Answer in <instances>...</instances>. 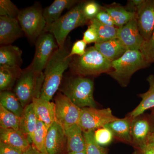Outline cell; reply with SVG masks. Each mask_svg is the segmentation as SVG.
Wrapping results in <instances>:
<instances>
[{"instance_id":"obj_1","label":"cell","mask_w":154,"mask_h":154,"mask_svg":"<svg viewBox=\"0 0 154 154\" xmlns=\"http://www.w3.org/2000/svg\"><path fill=\"white\" fill-rule=\"evenodd\" d=\"M70 50L66 42L59 48L48 63L43 72L44 82L40 98L51 101L62 82L65 71L69 67L72 57H69Z\"/></svg>"},{"instance_id":"obj_2","label":"cell","mask_w":154,"mask_h":154,"mask_svg":"<svg viewBox=\"0 0 154 154\" xmlns=\"http://www.w3.org/2000/svg\"><path fill=\"white\" fill-rule=\"evenodd\" d=\"M59 90L80 108L96 107L93 95L94 82L87 77L75 75L66 78Z\"/></svg>"},{"instance_id":"obj_3","label":"cell","mask_w":154,"mask_h":154,"mask_svg":"<svg viewBox=\"0 0 154 154\" xmlns=\"http://www.w3.org/2000/svg\"><path fill=\"white\" fill-rule=\"evenodd\" d=\"M70 70L75 75L88 77L108 73L111 69V62L100 53L95 46L86 50L82 56L72 58Z\"/></svg>"},{"instance_id":"obj_4","label":"cell","mask_w":154,"mask_h":154,"mask_svg":"<svg viewBox=\"0 0 154 154\" xmlns=\"http://www.w3.org/2000/svg\"><path fill=\"white\" fill-rule=\"evenodd\" d=\"M149 65L140 51L127 50L121 57L111 62V70L107 74L122 87H125L135 72Z\"/></svg>"},{"instance_id":"obj_5","label":"cell","mask_w":154,"mask_h":154,"mask_svg":"<svg viewBox=\"0 0 154 154\" xmlns=\"http://www.w3.org/2000/svg\"><path fill=\"white\" fill-rule=\"evenodd\" d=\"M44 80L43 72L36 71L30 65L22 69L14 86V93L24 108L33 99L40 98Z\"/></svg>"},{"instance_id":"obj_6","label":"cell","mask_w":154,"mask_h":154,"mask_svg":"<svg viewBox=\"0 0 154 154\" xmlns=\"http://www.w3.org/2000/svg\"><path fill=\"white\" fill-rule=\"evenodd\" d=\"M83 3H79L45 30L54 36L59 47H63L69 33L75 28L86 25L90 21L83 12Z\"/></svg>"},{"instance_id":"obj_7","label":"cell","mask_w":154,"mask_h":154,"mask_svg":"<svg viewBox=\"0 0 154 154\" xmlns=\"http://www.w3.org/2000/svg\"><path fill=\"white\" fill-rule=\"evenodd\" d=\"M17 19L25 35L33 43L45 32L46 22L39 5L20 10Z\"/></svg>"},{"instance_id":"obj_8","label":"cell","mask_w":154,"mask_h":154,"mask_svg":"<svg viewBox=\"0 0 154 154\" xmlns=\"http://www.w3.org/2000/svg\"><path fill=\"white\" fill-rule=\"evenodd\" d=\"M118 119L113 115L110 108L99 109L96 107H85L82 109L78 125L83 133H88L105 127Z\"/></svg>"},{"instance_id":"obj_9","label":"cell","mask_w":154,"mask_h":154,"mask_svg":"<svg viewBox=\"0 0 154 154\" xmlns=\"http://www.w3.org/2000/svg\"><path fill=\"white\" fill-rule=\"evenodd\" d=\"M56 122L65 130L78 124L82 108L75 105L66 96L58 93L55 96Z\"/></svg>"},{"instance_id":"obj_10","label":"cell","mask_w":154,"mask_h":154,"mask_svg":"<svg viewBox=\"0 0 154 154\" xmlns=\"http://www.w3.org/2000/svg\"><path fill=\"white\" fill-rule=\"evenodd\" d=\"M36 48L32 63V68L38 72H43L51 58L59 48L54 36L49 32H44L35 42Z\"/></svg>"},{"instance_id":"obj_11","label":"cell","mask_w":154,"mask_h":154,"mask_svg":"<svg viewBox=\"0 0 154 154\" xmlns=\"http://www.w3.org/2000/svg\"><path fill=\"white\" fill-rule=\"evenodd\" d=\"M117 38L127 50L140 51L145 42L136 19L119 28Z\"/></svg>"},{"instance_id":"obj_12","label":"cell","mask_w":154,"mask_h":154,"mask_svg":"<svg viewBox=\"0 0 154 154\" xmlns=\"http://www.w3.org/2000/svg\"><path fill=\"white\" fill-rule=\"evenodd\" d=\"M136 14L139 29L145 41H146L154 30V0H144Z\"/></svg>"},{"instance_id":"obj_13","label":"cell","mask_w":154,"mask_h":154,"mask_svg":"<svg viewBox=\"0 0 154 154\" xmlns=\"http://www.w3.org/2000/svg\"><path fill=\"white\" fill-rule=\"evenodd\" d=\"M143 114L133 118L131 126L132 145L137 149L148 143L154 130L149 120Z\"/></svg>"},{"instance_id":"obj_14","label":"cell","mask_w":154,"mask_h":154,"mask_svg":"<svg viewBox=\"0 0 154 154\" xmlns=\"http://www.w3.org/2000/svg\"><path fill=\"white\" fill-rule=\"evenodd\" d=\"M45 146L48 154H61L67 148L65 130L56 122L48 130Z\"/></svg>"},{"instance_id":"obj_15","label":"cell","mask_w":154,"mask_h":154,"mask_svg":"<svg viewBox=\"0 0 154 154\" xmlns=\"http://www.w3.org/2000/svg\"><path fill=\"white\" fill-rule=\"evenodd\" d=\"M25 35L18 19L0 17L1 46L11 45L17 39Z\"/></svg>"},{"instance_id":"obj_16","label":"cell","mask_w":154,"mask_h":154,"mask_svg":"<svg viewBox=\"0 0 154 154\" xmlns=\"http://www.w3.org/2000/svg\"><path fill=\"white\" fill-rule=\"evenodd\" d=\"M32 103L38 120L49 128L56 122L54 102L38 98L33 99Z\"/></svg>"},{"instance_id":"obj_17","label":"cell","mask_w":154,"mask_h":154,"mask_svg":"<svg viewBox=\"0 0 154 154\" xmlns=\"http://www.w3.org/2000/svg\"><path fill=\"white\" fill-rule=\"evenodd\" d=\"M77 0H55L43 11V16L46 22L45 29L57 21L63 11L65 9H71L78 5Z\"/></svg>"},{"instance_id":"obj_18","label":"cell","mask_w":154,"mask_h":154,"mask_svg":"<svg viewBox=\"0 0 154 154\" xmlns=\"http://www.w3.org/2000/svg\"><path fill=\"white\" fill-rule=\"evenodd\" d=\"M133 117L129 115L119 119L105 125L112 131L114 138L125 143L132 144L131 126Z\"/></svg>"},{"instance_id":"obj_19","label":"cell","mask_w":154,"mask_h":154,"mask_svg":"<svg viewBox=\"0 0 154 154\" xmlns=\"http://www.w3.org/2000/svg\"><path fill=\"white\" fill-rule=\"evenodd\" d=\"M0 140L11 147L22 152L28 149L31 146L29 141L20 131L12 129H0Z\"/></svg>"},{"instance_id":"obj_20","label":"cell","mask_w":154,"mask_h":154,"mask_svg":"<svg viewBox=\"0 0 154 154\" xmlns=\"http://www.w3.org/2000/svg\"><path fill=\"white\" fill-rule=\"evenodd\" d=\"M38 119L34 112L32 103L24 108L20 116V131L32 144V139L36 130Z\"/></svg>"},{"instance_id":"obj_21","label":"cell","mask_w":154,"mask_h":154,"mask_svg":"<svg viewBox=\"0 0 154 154\" xmlns=\"http://www.w3.org/2000/svg\"><path fill=\"white\" fill-rule=\"evenodd\" d=\"M94 46L111 62L121 57L127 51L117 38L95 43Z\"/></svg>"},{"instance_id":"obj_22","label":"cell","mask_w":154,"mask_h":154,"mask_svg":"<svg viewBox=\"0 0 154 154\" xmlns=\"http://www.w3.org/2000/svg\"><path fill=\"white\" fill-rule=\"evenodd\" d=\"M149 84V90L139 96L141 98L140 103L128 115L134 118L143 114L146 110L154 108V75H150L147 79Z\"/></svg>"},{"instance_id":"obj_23","label":"cell","mask_w":154,"mask_h":154,"mask_svg":"<svg viewBox=\"0 0 154 154\" xmlns=\"http://www.w3.org/2000/svg\"><path fill=\"white\" fill-rule=\"evenodd\" d=\"M22 51L19 47L12 44L0 48V66L21 67L23 60Z\"/></svg>"},{"instance_id":"obj_24","label":"cell","mask_w":154,"mask_h":154,"mask_svg":"<svg viewBox=\"0 0 154 154\" xmlns=\"http://www.w3.org/2000/svg\"><path fill=\"white\" fill-rule=\"evenodd\" d=\"M67 139V149L69 153L84 151L86 143L82 130L78 124L65 130Z\"/></svg>"},{"instance_id":"obj_25","label":"cell","mask_w":154,"mask_h":154,"mask_svg":"<svg viewBox=\"0 0 154 154\" xmlns=\"http://www.w3.org/2000/svg\"><path fill=\"white\" fill-rule=\"evenodd\" d=\"M22 69L19 66H0V91H11Z\"/></svg>"},{"instance_id":"obj_26","label":"cell","mask_w":154,"mask_h":154,"mask_svg":"<svg viewBox=\"0 0 154 154\" xmlns=\"http://www.w3.org/2000/svg\"><path fill=\"white\" fill-rule=\"evenodd\" d=\"M105 11L113 19L116 27L119 28L136 19V17L135 12L128 11L122 7H109L105 8Z\"/></svg>"},{"instance_id":"obj_27","label":"cell","mask_w":154,"mask_h":154,"mask_svg":"<svg viewBox=\"0 0 154 154\" xmlns=\"http://www.w3.org/2000/svg\"><path fill=\"white\" fill-rule=\"evenodd\" d=\"M0 105L19 117L21 116L24 110L17 96L11 91L1 92Z\"/></svg>"},{"instance_id":"obj_28","label":"cell","mask_w":154,"mask_h":154,"mask_svg":"<svg viewBox=\"0 0 154 154\" xmlns=\"http://www.w3.org/2000/svg\"><path fill=\"white\" fill-rule=\"evenodd\" d=\"M90 24L94 25L98 34L97 43L104 42L117 38L119 28L116 26H110L104 25L96 19L90 20Z\"/></svg>"},{"instance_id":"obj_29","label":"cell","mask_w":154,"mask_h":154,"mask_svg":"<svg viewBox=\"0 0 154 154\" xmlns=\"http://www.w3.org/2000/svg\"><path fill=\"white\" fill-rule=\"evenodd\" d=\"M48 128L43 122L38 120L37 127L32 139V145L42 154H48L45 146Z\"/></svg>"},{"instance_id":"obj_30","label":"cell","mask_w":154,"mask_h":154,"mask_svg":"<svg viewBox=\"0 0 154 154\" xmlns=\"http://www.w3.org/2000/svg\"><path fill=\"white\" fill-rule=\"evenodd\" d=\"M20 117L0 105V127L4 129L20 131Z\"/></svg>"},{"instance_id":"obj_31","label":"cell","mask_w":154,"mask_h":154,"mask_svg":"<svg viewBox=\"0 0 154 154\" xmlns=\"http://www.w3.org/2000/svg\"><path fill=\"white\" fill-rule=\"evenodd\" d=\"M94 132L83 133L86 143V154H107L105 149L96 142Z\"/></svg>"},{"instance_id":"obj_32","label":"cell","mask_w":154,"mask_h":154,"mask_svg":"<svg viewBox=\"0 0 154 154\" xmlns=\"http://www.w3.org/2000/svg\"><path fill=\"white\" fill-rule=\"evenodd\" d=\"M94 137L96 142L102 146L111 143L114 137L112 131L105 126L95 131Z\"/></svg>"},{"instance_id":"obj_33","label":"cell","mask_w":154,"mask_h":154,"mask_svg":"<svg viewBox=\"0 0 154 154\" xmlns=\"http://www.w3.org/2000/svg\"><path fill=\"white\" fill-rule=\"evenodd\" d=\"M19 11L16 5L10 0L0 1V17L17 19Z\"/></svg>"},{"instance_id":"obj_34","label":"cell","mask_w":154,"mask_h":154,"mask_svg":"<svg viewBox=\"0 0 154 154\" xmlns=\"http://www.w3.org/2000/svg\"><path fill=\"white\" fill-rule=\"evenodd\" d=\"M140 51L149 64L154 63V30L150 38L145 41Z\"/></svg>"},{"instance_id":"obj_35","label":"cell","mask_w":154,"mask_h":154,"mask_svg":"<svg viewBox=\"0 0 154 154\" xmlns=\"http://www.w3.org/2000/svg\"><path fill=\"white\" fill-rule=\"evenodd\" d=\"M100 11L101 7L96 2L90 1L83 3V14L89 21L95 19Z\"/></svg>"},{"instance_id":"obj_36","label":"cell","mask_w":154,"mask_h":154,"mask_svg":"<svg viewBox=\"0 0 154 154\" xmlns=\"http://www.w3.org/2000/svg\"><path fill=\"white\" fill-rule=\"evenodd\" d=\"M87 45L83 39L75 42L71 49L69 55V57H73L75 55L79 57L82 56L85 54L87 50Z\"/></svg>"},{"instance_id":"obj_37","label":"cell","mask_w":154,"mask_h":154,"mask_svg":"<svg viewBox=\"0 0 154 154\" xmlns=\"http://www.w3.org/2000/svg\"><path fill=\"white\" fill-rule=\"evenodd\" d=\"M83 39L87 44L97 43L98 40V34L94 25L90 24L88 29L84 32Z\"/></svg>"},{"instance_id":"obj_38","label":"cell","mask_w":154,"mask_h":154,"mask_svg":"<svg viewBox=\"0 0 154 154\" xmlns=\"http://www.w3.org/2000/svg\"><path fill=\"white\" fill-rule=\"evenodd\" d=\"M95 19L104 25L110 26H115L113 19L105 11L101 10Z\"/></svg>"},{"instance_id":"obj_39","label":"cell","mask_w":154,"mask_h":154,"mask_svg":"<svg viewBox=\"0 0 154 154\" xmlns=\"http://www.w3.org/2000/svg\"><path fill=\"white\" fill-rule=\"evenodd\" d=\"M23 152L0 142V154H22Z\"/></svg>"},{"instance_id":"obj_40","label":"cell","mask_w":154,"mask_h":154,"mask_svg":"<svg viewBox=\"0 0 154 154\" xmlns=\"http://www.w3.org/2000/svg\"><path fill=\"white\" fill-rule=\"evenodd\" d=\"M137 154H154V147L146 144L137 148Z\"/></svg>"},{"instance_id":"obj_41","label":"cell","mask_w":154,"mask_h":154,"mask_svg":"<svg viewBox=\"0 0 154 154\" xmlns=\"http://www.w3.org/2000/svg\"><path fill=\"white\" fill-rule=\"evenodd\" d=\"M144 1V0H132L129 1V4L128 6L131 8H134V10L136 12L138 8L143 3Z\"/></svg>"},{"instance_id":"obj_42","label":"cell","mask_w":154,"mask_h":154,"mask_svg":"<svg viewBox=\"0 0 154 154\" xmlns=\"http://www.w3.org/2000/svg\"><path fill=\"white\" fill-rule=\"evenodd\" d=\"M22 154H42L37 151L35 148L31 145L30 148L26 150L25 151L23 152Z\"/></svg>"},{"instance_id":"obj_43","label":"cell","mask_w":154,"mask_h":154,"mask_svg":"<svg viewBox=\"0 0 154 154\" xmlns=\"http://www.w3.org/2000/svg\"><path fill=\"white\" fill-rule=\"evenodd\" d=\"M154 147V130L152 132L149 138L148 143Z\"/></svg>"},{"instance_id":"obj_44","label":"cell","mask_w":154,"mask_h":154,"mask_svg":"<svg viewBox=\"0 0 154 154\" xmlns=\"http://www.w3.org/2000/svg\"><path fill=\"white\" fill-rule=\"evenodd\" d=\"M68 154H86V150L84 151L80 152H72L69 153Z\"/></svg>"},{"instance_id":"obj_45","label":"cell","mask_w":154,"mask_h":154,"mask_svg":"<svg viewBox=\"0 0 154 154\" xmlns=\"http://www.w3.org/2000/svg\"><path fill=\"white\" fill-rule=\"evenodd\" d=\"M152 114L154 118V108L152 109Z\"/></svg>"}]
</instances>
